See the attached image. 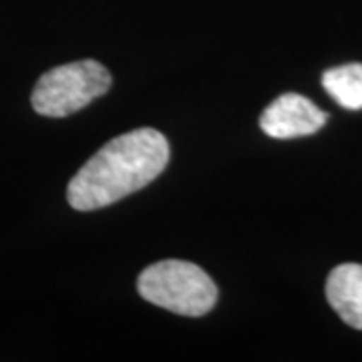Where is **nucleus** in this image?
I'll return each instance as SVG.
<instances>
[{"label":"nucleus","instance_id":"f257e3e1","mask_svg":"<svg viewBox=\"0 0 362 362\" xmlns=\"http://www.w3.org/2000/svg\"><path fill=\"white\" fill-rule=\"evenodd\" d=\"M168 161L169 143L157 129L123 133L78 169L66 187V199L78 211L111 206L159 177Z\"/></svg>","mask_w":362,"mask_h":362},{"label":"nucleus","instance_id":"f03ea898","mask_svg":"<svg viewBox=\"0 0 362 362\" xmlns=\"http://www.w3.org/2000/svg\"><path fill=\"white\" fill-rule=\"evenodd\" d=\"M137 290L143 300L180 316H206L218 302V286L192 262L163 259L141 272Z\"/></svg>","mask_w":362,"mask_h":362},{"label":"nucleus","instance_id":"7ed1b4c3","mask_svg":"<svg viewBox=\"0 0 362 362\" xmlns=\"http://www.w3.org/2000/svg\"><path fill=\"white\" fill-rule=\"evenodd\" d=\"M111 83V73L90 59L54 66L37 81L33 109L42 117L73 115L103 97Z\"/></svg>","mask_w":362,"mask_h":362},{"label":"nucleus","instance_id":"20e7f679","mask_svg":"<svg viewBox=\"0 0 362 362\" xmlns=\"http://www.w3.org/2000/svg\"><path fill=\"white\" fill-rule=\"evenodd\" d=\"M328 115L310 99L298 93H284L272 101L259 117V127L274 139H294L320 131Z\"/></svg>","mask_w":362,"mask_h":362},{"label":"nucleus","instance_id":"39448f33","mask_svg":"<svg viewBox=\"0 0 362 362\" xmlns=\"http://www.w3.org/2000/svg\"><path fill=\"white\" fill-rule=\"evenodd\" d=\"M326 298L344 322L362 330V264H340L330 272Z\"/></svg>","mask_w":362,"mask_h":362},{"label":"nucleus","instance_id":"423d86ee","mask_svg":"<svg viewBox=\"0 0 362 362\" xmlns=\"http://www.w3.org/2000/svg\"><path fill=\"white\" fill-rule=\"evenodd\" d=\"M322 87L342 109L361 111L362 109V65H350L328 69L322 75Z\"/></svg>","mask_w":362,"mask_h":362}]
</instances>
